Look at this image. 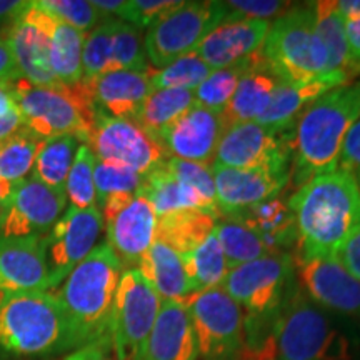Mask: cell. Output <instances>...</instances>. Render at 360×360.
<instances>
[{"mask_svg":"<svg viewBox=\"0 0 360 360\" xmlns=\"http://www.w3.org/2000/svg\"><path fill=\"white\" fill-rule=\"evenodd\" d=\"M79 146L80 142L72 135H62L45 141L35 159L32 177L57 191H65L67 177Z\"/></svg>","mask_w":360,"mask_h":360,"instance_id":"obj_37","label":"cell"},{"mask_svg":"<svg viewBox=\"0 0 360 360\" xmlns=\"http://www.w3.org/2000/svg\"><path fill=\"white\" fill-rule=\"evenodd\" d=\"M162 299L139 269H125L117 285L110 344L117 360H141Z\"/></svg>","mask_w":360,"mask_h":360,"instance_id":"obj_10","label":"cell"},{"mask_svg":"<svg viewBox=\"0 0 360 360\" xmlns=\"http://www.w3.org/2000/svg\"><path fill=\"white\" fill-rule=\"evenodd\" d=\"M278 79L265 65L262 52L255 64L245 72L237 85L231 103L222 112L227 125L255 122L267 109L270 98L276 92Z\"/></svg>","mask_w":360,"mask_h":360,"instance_id":"obj_26","label":"cell"},{"mask_svg":"<svg viewBox=\"0 0 360 360\" xmlns=\"http://www.w3.org/2000/svg\"><path fill=\"white\" fill-rule=\"evenodd\" d=\"M64 360H117L112 352L110 340L97 342V344L84 345V347L75 349L74 352L67 355Z\"/></svg>","mask_w":360,"mask_h":360,"instance_id":"obj_50","label":"cell"},{"mask_svg":"<svg viewBox=\"0 0 360 360\" xmlns=\"http://www.w3.org/2000/svg\"><path fill=\"white\" fill-rule=\"evenodd\" d=\"M269 27L270 22L244 19L231 12V19L215 27L195 52L212 70L236 65L262 49Z\"/></svg>","mask_w":360,"mask_h":360,"instance_id":"obj_22","label":"cell"},{"mask_svg":"<svg viewBox=\"0 0 360 360\" xmlns=\"http://www.w3.org/2000/svg\"><path fill=\"white\" fill-rule=\"evenodd\" d=\"M227 8L238 17L252 20H276L289 8H292L294 4L290 2H277V0H232V2H225Z\"/></svg>","mask_w":360,"mask_h":360,"instance_id":"obj_47","label":"cell"},{"mask_svg":"<svg viewBox=\"0 0 360 360\" xmlns=\"http://www.w3.org/2000/svg\"><path fill=\"white\" fill-rule=\"evenodd\" d=\"M345 37H347L350 60L360 75V19L345 20Z\"/></svg>","mask_w":360,"mask_h":360,"instance_id":"obj_51","label":"cell"},{"mask_svg":"<svg viewBox=\"0 0 360 360\" xmlns=\"http://www.w3.org/2000/svg\"><path fill=\"white\" fill-rule=\"evenodd\" d=\"M44 142L24 125L0 142V193L6 205L15 188L32 172Z\"/></svg>","mask_w":360,"mask_h":360,"instance_id":"obj_31","label":"cell"},{"mask_svg":"<svg viewBox=\"0 0 360 360\" xmlns=\"http://www.w3.org/2000/svg\"><path fill=\"white\" fill-rule=\"evenodd\" d=\"M0 347L17 355L70 350L69 326L53 292H24L0 302Z\"/></svg>","mask_w":360,"mask_h":360,"instance_id":"obj_5","label":"cell"},{"mask_svg":"<svg viewBox=\"0 0 360 360\" xmlns=\"http://www.w3.org/2000/svg\"><path fill=\"white\" fill-rule=\"evenodd\" d=\"M37 6L51 13L52 17L84 34H89L102 22L110 19L98 12L92 2H85V0H42V2H37Z\"/></svg>","mask_w":360,"mask_h":360,"instance_id":"obj_44","label":"cell"},{"mask_svg":"<svg viewBox=\"0 0 360 360\" xmlns=\"http://www.w3.org/2000/svg\"><path fill=\"white\" fill-rule=\"evenodd\" d=\"M165 169L174 175L175 179L184 182L192 191H195L199 195L209 204L215 212L217 210V200H215V184L214 175L210 170V165L197 164V162H187L180 159H167L165 160Z\"/></svg>","mask_w":360,"mask_h":360,"instance_id":"obj_45","label":"cell"},{"mask_svg":"<svg viewBox=\"0 0 360 360\" xmlns=\"http://www.w3.org/2000/svg\"><path fill=\"white\" fill-rule=\"evenodd\" d=\"M184 269H186L192 295L222 287V282L229 272L224 249L220 245L217 232H212L195 249L182 254Z\"/></svg>","mask_w":360,"mask_h":360,"instance_id":"obj_35","label":"cell"},{"mask_svg":"<svg viewBox=\"0 0 360 360\" xmlns=\"http://www.w3.org/2000/svg\"><path fill=\"white\" fill-rule=\"evenodd\" d=\"M299 255H334L360 225V188L335 167L315 175L290 197Z\"/></svg>","mask_w":360,"mask_h":360,"instance_id":"obj_1","label":"cell"},{"mask_svg":"<svg viewBox=\"0 0 360 360\" xmlns=\"http://www.w3.org/2000/svg\"><path fill=\"white\" fill-rule=\"evenodd\" d=\"M12 89L22 124L30 132L44 141L72 135L80 143H87L98 110L92 103L84 80L75 85H34L29 80L15 77Z\"/></svg>","mask_w":360,"mask_h":360,"instance_id":"obj_4","label":"cell"},{"mask_svg":"<svg viewBox=\"0 0 360 360\" xmlns=\"http://www.w3.org/2000/svg\"><path fill=\"white\" fill-rule=\"evenodd\" d=\"M360 119V80L330 89L299 115L292 139L289 186L302 187L335 169L349 130Z\"/></svg>","mask_w":360,"mask_h":360,"instance_id":"obj_2","label":"cell"},{"mask_svg":"<svg viewBox=\"0 0 360 360\" xmlns=\"http://www.w3.org/2000/svg\"><path fill=\"white\" fill-rule=\"evenodd\" d=\"M260 51H262V49H260ZM260 51L257 53H254L252 57L245 58V60L238 62L236 65L225 67V69L220 70H212V74H210L209 77L200 84V87L193 92L197 105L222 114V112L227 109L229 103H231L240 79L244 77L245 72L255 64Z\"/></svg>","mask_w":360,"mask_h":360,"instance_id":"obj_38","label":"cell"},{"mask_svg":"<svg viewBox=\"0 0 360 360\" xmlns=\"http://www.w3.org/2000/svg\"><path fill=\"white\" fill-rule=\"evenodd\" d=\"M142 179L141 174L120 164L96 160L94 184H96L97 207H101L105 200L115 199V197L137 195V192L141 191Z\"/></svg>","mask_w":360,"mask_h":360,"instance_id":"obj_42","label":"cell"},{"mask_svg":"<svg viewBox=\"0 0 360 360\" xmlns=\"http://www.w3.org/2000/svg\"><path fill=\"white\" fill-rule=\"evenodd\" d=\"M229 19L231 11L225 2H180L177 8L152 24L143 34L148 67L160 70L177 58L195 52L202 40Z\"/></svg>","mask_w":360,"mask_h":360,"instance_id":"obj_8","label":"cell"},{"mask_svg":"<svg viewBox=\"0 0 360 360\" xmlns=\"http://www.w3.org/2000/svg\"><path fill=\"white\" fill-rule=\"evenodd\" d=\"M65 191H57L40 180L25 179L6 205L0 237L20 238L30 236H45L65 210Z\"/></svg>","mask_w":360,"mask_h":360,"instance_id":"obj_15","label":"cell"},{"mask_svg":"<svg viewBox=\"0 0 360 360\" xmlns=\"http://www.w3.org/2000/svg\"><path fill=\"white\" fill-rule=\"evenodd\" d=\"M22 117H8V119L0 120V142L6 141L7 137H11L13 132H17L22 127Z\"/></svg>","mask_w":360,"mask_h":360,"instance_id":"obj_56","label":"cell"},{"mask_svg":"<svg viewBox=\"0 0 360 360\" xmlns=\"http://www.w3.org/2000/svg\"><path fill=\"white\" fill-rule=\"evenodd\" d=\"M186 305L200 360H244L245 314L222 287L197 292Z\"/></svg>","mask_w":360,"mask_h":360,"instance_id":"obj_9","label":"cell"},{"mask_svg":"<svg viewBox=\"0 0 360 360\" xmlns=\"http://www.w3.org/2000/svg\"><path fill=\"white\" fill-rule=\"evenodd\" d=\"M137 193H141L150 202L157 219L162 215L179 212V210H204V212H210L219 217V214L202 199L199 193L175 179L165 169L164 164L143 175L141 191Z\"/></svg>","mask_w":360,"mask_h":360,"instance_id":"obj_29","label":"cell"},{"mask_svg":"<svg viewBox=\"0 0 360 360\" xmlns=\"http://www.w3.org/2000/svg\"><path fill=\"white\" fill-rule=\"evenodd\" d=\"M152 72V70H150ZM150 72L117 70L84 80L96 109L114 119L134 120L154 90Z\"/></svg>","mask_w":360,"mask_h":360,"instance_id":"obj_23","label":"cell"},{"mask_svg":"<svg viewBox=\"0 0 360 360\" xmlns=\"http://www.w3.org/2000/svg\"><path fill=\"white\" fill-rule=\"evenodd\" d=\"M277 360H350V344L327 315L297 290L274 323Z\"/></svg>","mask_w":360,"mask_h":360,"instance_id":"obj_7","label":"cell"},{"mask_svg":"<svg viewBox=\"0 0 360 360\" xmlns=\"http://www.w3.org/2000/svg\"><path fill=\"white\" fill-rule=\"evenodd\" d=\"M347 84L339 77H319L302 82H283L278 80L276 92L270 98L267 109L255 122L272 130H294L299 115L307 109L315 98L330 89Z\"/></svg>","mask_w":360,"mask_h":360,"instance_id":"obj_25","label":"cell"},{"mask_svg":"<svg viewBox=\"0 0 360 360\" xmlns=\"http://www.w3.org/2000/svg\"><path fill=\"white\" fill-rule=\"evenodd\" d=\"M292 139L294 130L281 132L257 122L229 125L220 139L212 164L290 177Z\"/></svg>","mask_w":360,"mask_h":360,"instance_id":"obj_11","label":"cell"},{"mask_svg":"<svg viewBox=\"0 0 360 360\" xmlns=\"http://www.w3.org/2000/svg\"><path fill=\"white\" fill-rule=\"evenodd\" d=\"M335 6L344 20L360 19V0H339Z\"/></svg>","mask_w":360,"mask_h":360,"instance_id":"obj_55","label":"cell"},{"mask_svg":"<svg viewBox=\"0 0 360 360\" xmlns=\"http://www.w3.org/2000/svg\"><path fill=\"white\" fill-rule=\"evenodd\" d=\"M215 232L224 249L229 269L276 254L257 233L237 219L219 217Z\"/></svg>","mask_w":360,"mask_h":360,"instance_id":"obj_36","label":"cell"},{"mask_svg":"<svg viewBox=\"0 0 360 360\" xmlns=\"http://www.w3.org/2000/svg\"><path fill=\"white\" fill-rule=\"evenodd\" d=\"M260 52L267 69L283 82L337 77L330 74L327 51L317 34L314 2L294 4L283 15L270 22Z\"/></svg>","mask_w":360,"mask_h":360,"instance_id":"obj_6","label":"cell"},{"mask_svg":"<svg viewBox=\"0 0 360 360\" xmlns=\"http://www.w3.org/2000/svg\"><path fill=\"white\" fill-rule=\"evenodd\" d=\"M0 37L6 40L19 77L34 85L58 84L49 64L47 12L37 2H30Z\"/></svg>","mask_w":360,"mask_h":360,"instance_id":"obj_18","label":"cell"},{"mask_svg":"<svg viewBox=\"0 0 360 360\" xmlns=\"http://www.w3.org/2000/svg\"><path fill=\"white\" fill-rule=\"evenodd\" d=\"M52 289L47 265V233L0 237V302L24 292Z\"/></svg>","mask_w":360,"mask_h":360,"instance_id":"obj_19","label":"cell"},{"mask_svg":"<svg viewBox=\"0 0 360 360\" xmlns=\"http://www.w3.org/2000/svg\"><path fill=\"white\" fill-rule=\"evenodd\" d=\"M334 257L350 276L360 282V225L342 242V245L335 250Z\"/></svg>","mask_w":360,"mask_h":360,"instance_id":"obj_49","label":"cell"},{"mask_svg":"<svg viewBox=\"0 0 360 360\" xmlns=\"http://www.w3.org/2000/svg\"><path fill=\"white\" fill-rule=\"evenodd\" d=\"M210 74H212V69L197 56V52H192L177 58L164 69L152 70L150 80L154 89H177L195 92Z\"/></svg>","mask_w":360,"mask_h":360,"instance_id":"obj_40","label":"cell"},{"mask_svg":"<svg viewBox=\"0 0 360 360\" xmlns=\"http://www.w3.org/2000/svg\"><path fill=\"white\" fill-rule=\"evenodd\" d=\"M292 272L294 257L290 254L265 255L229 269L222 289L249 314V317L260 321L281 310Z\"/></svg>","mask_w":360,"mask_h":360,"instance_id":"obj_12","label":"cell"},{"mask_svg":"<svg viewBox=\"0 0 360 360\" xmlns=\"http://www.w3.org/2000/svg\"><path fill=\"white\" fill-rule=\"evenodd\" d=\"M137 269L152 283L162 302H165V300L186 302L192 295L191 283H188L186 269H184L182 255L162 240L155 238Z\"/></svg>","mask_w":360,"mask_h":360,"instance_id":"obj_27","label":"cell"},{"mask_svg":"<svg viewBox=\"0 0 360 360\" xmlns=\"http://www.w3.org/2000/svg\"><path fill=\"white\" fill-rule=\"evenodd\" d=\"M12 80L13 79L0 80V120L8 119V117L20 115L15 97H13Z\"/></svg>","mask_w":360,"mask_h":360,"instance_id":"obj_52","label":"cell"},{"mask_svg":"<svg viewBox=\"0 0 360 360\" xmlns=\"http://www.w3.org/2000/svg\"><path fill=\"white\" fill-rule=\"evenodd\" d=\"M0 204H4V200H2V193H0ZM6 205V204H4Z\"/></svg>","mask_w":360,"mask_h":360,"instance_id":"obj_58","label":"cell"},{"mask_svg":"<svg viewBox=\"0 0 360 360\" xmlns=\"http://www.w3.org/2000/svg\"><path fill=\"white\" fill-rule=\"evenodd\" d=\"M115 25L117 19L110 17L87 34L82 51V80L96 79L110 72L112 39H114Z\"/></svg>","mask_w":360,"mask_h":360,"instance_id":"obj_43","label":"cell"},{"mask_svg":"<svg viewBox=\"0 0 360 360\" xmlns=\"http://www.w3.org/2000/svg\"><path fill=\"white\" fill-rule=\"evenodd\" d=\"M4 214H6V205H4V204H0V222H2V217H4Z\"/></svg>","mask_w":360,"mask_h":360,"instance_id":"obj_57","label":"cell"},{"mask_svg":"<svg viewBox=\"0 0 360 360\" xmlns=\"http://www.w3.org/2000/svg\"><path fill=\"white\" fill-rule=\"evenodd\" d=\"M141 360H197L195 334L186 302H162Z\"/></svg>","mask_w":360,"mask_h":360,"instance_id":"obj_24","label":"cell"},{"mask_svg":"<svg viewBox=\"0 0 360 360\" xmlns=\"http://www.w3.org/2000/svg\"><path fill=\"white\" fill-rule=\"evenodd\" d=\"M215 184L219 217L237 215L262 202L281 195L289 186V175H278L262 170L229 169L210 164Z\"/></svg>","mask_w":360,"mask_h":360,"instance_id":"obj_21","label":"cell"},{"mask_svg":"<svg viewBox=\"0 0 360 360\" xmlns=\"http://www.w3.org/2000/svg\"><path fill=\"white\" fill-rule=\"evenodd\" d=\"M229 217L240 220L252 229L276 254H287V247L297 244V229L289 202L281 195L262 202L252 209Z\"/></svg>","mask_w":360,"mask_h":360,"instance_id":"obj_28","label":"cell"},{"mask_svg":"<svg viewBox=\"0 0 360 360\" xmlns=\"http://www.w3.org/2000/svg\"><path fill=\"white\" fill-rule=\"evenodd\" d=\"M315 27L328 56V69L332 75L344 79L345 82H354L359 72L350 60L347 37H345V20L337 11L335 2L321 0L314 2Z\"/></svg>","mask_w":360,"mask_h":360,"instance_id":"obj_32","label":"cell"},{"mask_svg":"<svg viewBox=\"0 0 360 360\" xmlns=\"http://www.w3.org/2000/svg\"><path fill=\"white\" fill-rule=\"evenodd\" d=\"M294 270L300 292L314 304L345 315H360V282L334 255H299Z\"/></svg>","mask_w":360,"mask_h":360,"instance_id":"obj_16","label":"cell"},{"mask_svg":"<svg viewBox=\"0 0 360 360\" xmlns=\"http://www.w3.org/2000/svg\"><path fill=\"white\" fill-rule=\"evenodd\" d=\"M193 105H195L193 92L177 89H154L143 102L142 109L135 115L134 122L159 141L162 132Z\"/></svg>","mask_w":360,"mask_h":360,"instance_id":"obj_34","label":"cell"},{"mask_svg":"<svg viewBox=\"0 0 360 360\" xmlns=\"http://www.w3.org/2000/svg\"><path fill=\"white\" fill-rule=\"evenodd\" d=\"M96 160V155L87 143H80L65 182L67 200L74 209L85 210L90 207H97L96 184H94Z\"/></svg>","mask_w":360,"mask_h":360,"instance_id":"obj_39","label":"cell"},{"mask_svg":"<svg viewBox=\"0 0 360 360\" xmlns=\"http://www.w3.org/2000/svg\"><path fill=\"white\" fill-rule=\"evenodd\" d=\"M135 70L150 72L146 49H143L142 30L117 19L114 39H112L110 72Z\"/></svg>","mask_w":360,"mask_h":360,"instance_id":"obj_41","label":"cell"},{"mask_svg":"<svg viewBox=\"0 0 360 360\" xmlns=\"http://www.w3.org/2000/svg\"><path fill=\"white\" fill-rule=\"evenodd\" d=\"M103 231L98 207L80 210L69 207L47 233V265L52 289H57L67 276L96 249Z\"/></svg>","mask_w":360,"mask_h":360,"instance_id":"obj_14","label":"cell"},{"mask_svg":"<svg viewBox=\"0 0 360 360\" xmlns=\"http://www.w3.org/2000/svg\"><path fill=\"white\" fill-rule=\"evenodd\" d=\"M49 64L58 84L82 82V51L87 34L64 24L47 12Z\"/></svg>","mask_w":360,"mask_h":360,"instance_id":"obj_30","label":"cell"},{"mask_svg":"<svg viewBox=\"0 0 360 360\" xmlns=\"http://www.w3.org/2000/svg\"><path fill=\"white\" fill-rule=\"evenodd\" d=\"M105 242L114 250L124 270L137 269L155 240L157 214L146 197L137 193L124 205L102 210Z\"/></svg>","mask_w":360,"mask_h":360,"instance_id":"obj_17","label":"cell"},{"mask_svg":"<svg viewBox=\"0 0 360 360\" xmlns=\"http://www.w3.org/2000/svg\"><path fill=\"white\" fill-rule=\"evenodd\" d=\"M227 127L220 112L209 110L195 103L162 132L159 142L170 159L210 165Z\"/></svg>","mask_w":360,"mask_h":360,"instance_id":"obj_20","label":"cell"},{"mask_svg":"<svg viewBox=\"0 0 360 360\" xmlns=\"http://www.w3.org/2000/svg\"><path fill=\"white\" fill-rule=\"evenodd\" d=\"M219 217L204 210H179L157 219L155 238L180 255L199 247L215 231Z\"/></svg>","mask_w":360,"mask_h":360,"instance_id":"obj_33","label":"cell"},{"mask_svg":"<svg viewBox=\"0 0 360 360\" xmlns=\"http://www.w3.org/2000/svg\"><path fill=\"white\" fill-rule=\"evenodd\" d=\"M19 77L15 62L11 51H8L6 40L0 37V80H11Z\"/></svg>","mask_w":360,"mask_h":360,"instance_id":"obj_53","label":"cell"},{"mask_svg":"<svg viewBox=\"0 0 360 360\" xmlns=\"http://www.w3.org/2000/svg\"><path fill=\"white\" fill-rule=\"evenodd\" d=\"M337 167L347 172L360 188V119L352 125L342 143Z\"/></svg>","mask_w":360,"mask_h":360,"instance_id":"obj_48","label":"cell"},{"mask_svg":"<svg viewBox=\"0 0 360 360\" xmlns=\"http://www.w3.org/2000/svg\"><path fill=\"white\" fill-rule=\"evenodd\" d=\"M122 272V264L103 240L53 292L69 326L70 350L110 340L112 310Z\"/></svg>","mask_w":360,"mask_h":360,"instance_id":"obj_3","label":"cell"},{"mask_svg":"<svg viewBox=\"0 0 360 360\" xmlns=\"http://www.w3.org/2000/svg\"><path fill=\"white\" fill-rule=\"evenodd\" d=\"M30 2H13V0H0V22L15 20L22 12L29 7Z\"/></svg>","mask_w":360,"mask_h":360,"instance_id":"obj_54","label":"cell"},{"mask_svg":"<svg viewBox=\"0 0 360 360\" xmlns=\"http://www.w3.org/2000/svg\"><path fill=\"white\" fill-rule=\"evenodd\" d=\"M87 146L97 160L120 164L142 177L167 160L157 139L129 119H114L98 112Z\"/></svg>","mask_w":360,"mask_h":360,"instance_id":"obj_13","label":"cell"},{"mask_svg":"<svg viewBox=\"0 0 360 360\" xmlns=\"http://www.w3.org/2000/svg\"><path fill=\"white\" fill-rule=\"evenodd\" d=\"M179 6L180 2H175V0H129L124 4V8L117 19L142 30L148 29Z\"/></svg>","mask_w":360,"mask_h":360,"instance_id":"obj_46","label":"cell"}]
</instances>
